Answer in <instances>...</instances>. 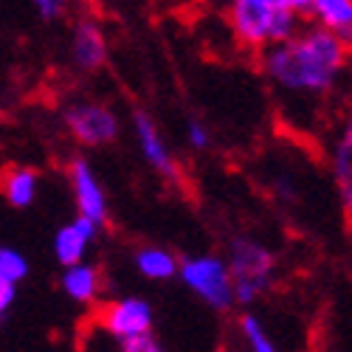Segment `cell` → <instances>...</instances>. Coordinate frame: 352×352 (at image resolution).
Returning <instances> with one entry per match:
<instances>
[{
    "mask_svg": "<svg viewBox=\"0 0 352 352\" xmlns=\"http://www.w3.org/2000/svg\"><path fill=\"white\" fill-rule=\"evenodd\" d=\"M259 65L274 91L299 110H324L352 99L344 94L352 79V51L316 23L259 51Z\"/></svg>",
    "mask_w": 352,
    "mask_h": 352,
    "instance_id": "6da1fadb",
    "label": "cell"
},
{
    "mask_svg": "<svg viewBox=\"0 0 352 352\" xmlns=\"http://www.w3.org/2000/svg\"><path fill=\"white\" fill-rule=\"evenodd\" d=\"M223 12L234 40L256 54L296 34L305 23L290 6V0H231Z\"/></svg>",
    "mask_w": 352,
    "mask_h": 352,
    "instance_id": "7a4b0ae2",
    "label": "cell"
},
{
    "mask_svg": "<svg viewBox=\"0 0 352 352\" xmlns=\"http://www.w3.org/2000/svg\"><path fill=\"white\" fill-rule=\"evenodd\" d=\"M226 262L237 305H254L271 290L276 276V254L265 243L254 237H234Z\"/></svg>",
    "mask_w": 352,
    "mask_h": 352,
    "instance_id": "3957f363",
    "label": "cell"
},
{
    "mask_svg": "<svg viewBox=\"0 0 352 352\" xmlns=\"http://www.w3.org/2000/svg\"><path fill=\"white\" fill-rule=\"evenodd\" d=\"M181 282L195 293L200 302H206L212 310H231L237 305L234 299V285L228 274V262L217 254H200V256H186L178 265Z\"/></svg>",
    "mask_w": 352,
    "mask_h": 352,
    "instance_id": "277c9868",
    "label": "cell"
},
{
    "mask_svg": "<svg viewBox=\"0 0 352 352\" xmlns=\"http://www.w3.org/2000/svg\"><path fill=\"white\" fill-rule=\"evenodd\" d=\"M63 124L82 146H107L122 133L119 116L102 102H71L63 110Z\"/></svg>",
    "mask_w": 352,
    "mask_h": 352,
    "instance_id": "5b68a950",
    "label": "cell"
},
{
    "mask_svg": "<svg viewBox=\"0 0 352 352\" xmlns=\"http://www.w3.org/2000/svg\"><path fill=\"white\" fill-rule=\"evenodd\" d=\"M96 321H99V327L119 344L130 336L153 330V307H150V302L135 299V296L116 299V302H107L96 313Z\"/></svg>",
    "mask_w": 352,
    "mask_h": 352,
    "instance_id": "8992f818",
    "label": "cell"
},
{
    "mask_svg": "<svg viewBox=\"0 0 352 352\" xmlns=\"http://www.w3.org/2000/svg\"><path fill=\"white\" fill-rule=\"evenodd\" d=\"M133 133H135V141H138L141 158L150 164L164 181L181 184L184 172H181L178 161H175L169 144L164 141V135H161V130L155 127V122H153L144 110H135V113H133Z\"/></svg>",
    "mask_w": 352,
    "mask_h": 352,
    "instance_id": "52a82bcc",
    "label": "cell"
},
{
    "mask_svg": "<svg viewBox=\"0 0 352 352\" xmlns=\"http://www.w3.org/2000/svg\"><path fill=\"white\" fill-rule=\"evenodd\" d=\"M68 178H71V192H74V200H76V212L87 220H94L102 228L107 223L110 209H107L104 186L99 181V175L94 172V166L85 158H76L68 166Z\"/></svg>",
    "mask_w": 352,
    "mask_h": 352,
    "instance_id": "ba28073f",
    "label": "cell"
},
{
    "mask_svg": "<svg viewBox=\"0 0 352 352\" xmlns=\"http://www.w3.org/2000/svg\"><path fill=\"white\" fill-rule=\"evenodd\" d=\"M71 60L79 71L94 74L107 63V37L99 20L79 17L71 34Z\"/></svg>",
    "mask_w": 352,
    "mask_h": 352,
    "instance_id": "9c48e42d",
    "label": "cell"
},
{
    "mask_svg": "<svg viewBox=\"0 0 352 352\" xmlns=\"http://www.w3.org/2000/svg\"><path fill=\"white\" fill-rule=\"evenodd\" d=\"M96 231L99 226L94 220H87V217H76L71 223H65L60 231L54 234V256L56 262L65 268V265H74V262L85 259L87 248H91L94 237H96Z\"/></svg>",
    "mask_w": 352,
    "mask_h": 352,
    "instance_id": "30bf717a",
    "label": "cell"
},
{
    "mask_svg": "<svg viewBox=\"0 0 352 352\" xmlns=\"http://www.w3.org/2000/svg\"><path fill=\"white\" fill-rule=\"evenodd\" d=\"M307 20L327 28L352 51V0H310Z\"/></svg>",
    "mask_w": 352,
    "mask_h": 352,
    "instance_id": "8fae6325",
    "label": "cell"
},
{
    "mask_svg": "<svg viewBox=\"0 0 352 352\" xmlns=\"http://www.w3.org/2000/svg\"><path fill=\"white\" fill-rule=\"evenodd\" d=\"M60 285L65 296L79 305H94L102 296V274L96 265H87L85 259L74 262V265H65Z\"/></svg>",
    "mask_w": 352,
    "mask_h": 352,
    "instance_id": "7c38bea8",
    "label": "cell"
},
{
    "mask_svg": "<svg viewBox=\"0 0 352 352\" xmlns=\"http://www.w3.org/2000/svg\"><path fill=\"white\" fill-rule=\"evenodd\" d=\"M40 192V175L28 166H9L0 175V195L6 197L9 206L28 209L37 200Z\"/></svg>",
    "mask_w": 352,
    "mask_h": 352,
    "instance_id": "4fadbf2b",
    "label": "cell"
},
{
    "mask_svg": "<svg viewBox=\"0 0 352 352\" xmlns=\"http://www.w3.org/2000/svg\"><path fill=\"white\" fill-rule=\"evenodd\" d=\"M330 172H333V184L338 189V200L346 223L352 226V144L336 141L333 153H330Z\"/></svg>",
    "mask_w": 352,
    "mask_h": 352,
    "instance_id": "5bb4252c",
    "label": "cell"
},
{
    "mask_svg": "<svg viewBox=\"0 0 352 352\" xmlns=\"http://www.w3.org/2000/svg\"><path fill=\"white\" fill-rule=\"evenodd\" d=\"M178 265H181V259L169 248L146 245L135 251V271L150 282H166L172 276H178Z\"/></svg>",
    "mask_w": 352,
    "mask_h": 352,
    "instance_id": "9a60e30c",
    "label": "cell"
},
{
    "mask_svg": "<svg viewBox=\"0 0 352 352\" xmlns=\"http://www.w3.org/2000/svg\"><path fill=\"white\" fill-rule=\"evenodd\" d=\"M237 327H240V336H243V341H245L248 349H254V352H274V349H276L271 333L265 330V324H262L259 316L243 313V316L237 318Z\"/></svg>",
    "mask_w": 352,
    "mask_h": 352,
    "instance_id": "2e32d148",
    "label": "cell"
},
{
    "mask_svg": "<svg viewBox=\"0 0 352 352\" xmlns=\"http://www.w3.org/2000/svg\"><path fill=\"white\" fill-rule=\"evenodd\" d=\"M0 276L9 282H23L28 276V259L14 248H0Z\"/></svg>",
    "mask_w": 352,
    "mask_h": 352,
    "instance_id": "e0dca14e",
    "label": "cell"
},
{
    "mask_svg": "<svg viewBox=\"0 0 352 352\" xmlns=\"http://www.w3.org/2000/svg\"><path fill=\"white\" fill-rule=\"evenodd\" d=\"M186 141L195 153H203V150H209L212 146V130L206 122H200V119H189L186 124Z\"/></svg>",
    "mask_w": 352,
    "mask_h": 352,
    "instance_id": "ac0fdd59",
    "label": "cell"
},
{
    "mask_svg": "<svg viewBox=\"0 0 352 352\" xmlns=\"http://www.w3.org/2000/svg\"><path fill=\"white\" fill-rule=\"evenodd\" d=\"M119 349L122 352H161V341L155 338L153 330H146V333H138V336L119 341Z\"/></svg>",
    "mask_w": 352,
    "mask_h": 352,
    "instance_id": "d6986e66",
    "label": "cell"
},
{
    "mask_svg": "<svg viewBox=\"0 0 352 352\" xmlns=\"http://www.w3.org/2000/svg\"><path fill=\"white\" fill-rule=\"evenodd\" d=\"M32 6L34 12L40 14V20L45 23H54V20H60L68 9V0H32Z\"/></svg>",
    "mask_w": 352,
    "mask_h": 352,
    "instance_id": "ffe728a7",
    "label": "cell"
},
{
    "mask_svg": "<svg viewBox=\"0 0 352 352\" xmlns=\"http://www.w3.org/2000/svg\"><path fill=\"white\" fill-rule=\"evenodd\" d=\"M14 296H17V282L0 276V310H9L14 305Z\"/></svg>",
    "mask_w": 352,
    "mask_h": 352,
    "instance_id": "44dd1931",
    "label": "cell"
},
{
    "mask_svg": "<svg viewBox=\"0 0 352 352\" xmlns=\"http://www.w3.org/2000/svg\"><path fill=\"white\" fill-rule=\"evenodd\" d=\"M338 138L346 141V144H352V99H349V104L344 110V124H341V135Z\"/></svg>",
    "mask_w": 352,
    "mask_h": 352,
    "instance_id": "7402d4cb",
    "label": "cell"
},
{
    "mask_svg": "<svg viewBox=\"0 0 352 352\" xmlns=\"http://www.w3.org/2000/svg\"><path fill=\"white\" fill-rule=\"evenodd\" d=\"M290 6L296 9V14H299L302 20H307V9H310V0H290Z\"/></svg>",
    "mask_w": 352,
    "mask_h": 352,
    "instance_id": "603a6c76",
    "label": "cell"
},
{
    "mask_svg": "<svg viewBox=\"0 0 352 352\" xmlns=\"http://www.w3.org/2000/svg\"><path fill=\"white\" fill-rule=\"evenodd\" d=\"M203 3H206V6H212V9H220V12H223V9L231 3V0H203Z\"/></svg>",
    "mask_w": 352,
    "mask_h": 352,
    "instance_id": "cb8c5ba5",
    "label": "cell"
},
{
    "mask_svg": "<svg viewBox=\"0 0 352 352\" xmlns=\"http://www.w3.org/2000/svg\"><path fill=\"white\" fill-rule=\"evenodd\" d=\"M3 316H6V310H0V324H3Z\"/></svg>",
    "mask_w": 352,
    "mask_h": 352,
    "instance_id": "d4e9b609",
    "label": "cell"
}]
</instances>
